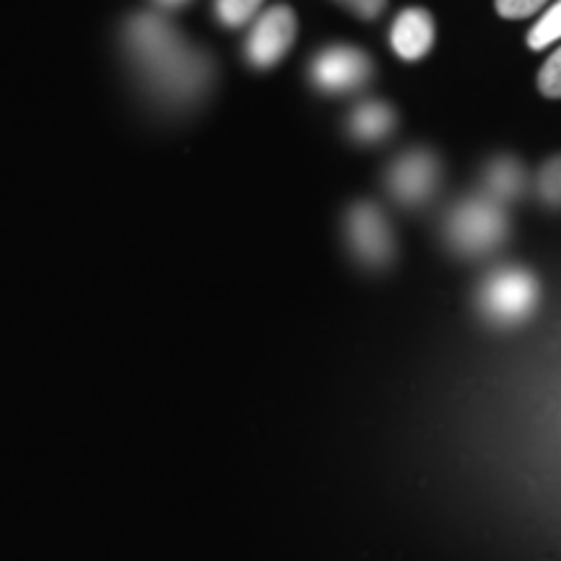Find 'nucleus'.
I'll return each instance as SVG.
<instances>
[{
  "label": "nucleus",
  "instance_id": "9",
  "mask_svg": "<svg viewBox=\"0 0 561 561\" xmlns=\"http://www.w3.org/2000/svg\"><path fill=\"white\" fill-rule=\"evenodd\" d=\"M392 128H396V110L380 100L362 102L348 117L351 138H356L359 144H377V140L388 138Z\"/></svg>",
  "mask_w": 561,
  "mask_h": 561
},
{
  "label": "nucleus",
  "instance_id": "2",
  "mask_svg": "<svg viewBox=\"0 0 561 561\" xmlns=\"http://www.w3.org/2000/svg\"><path fill=\"white\" fill-rule=\"evenodd\" d=\"M507 237V216L491 198H468L447 219V240L460 255H483L500 248Z\"/></svg>",
  "mask_w": 561,
  "mask_h": 561
},
{
  "label": "nucleus",
  "instance_id": "14",
  "mask_svg": "<svg viewBox=\"0 0 561 561\" xmlns=\"http://www.w3.org/2000/svg\"><path fill=\"white\" fill-rule=\"evenodd\" d=\"M538 89L549 100H561V47L546 60L541 73H538Z\"/></svg>",
  "mask_w": 561,
  "mask_h": 561
},
{
  "label": "nucleus",
  "instance_id": "11",
  "mask_svg": "<svg viewBox=\"0 0 561 561\" xmlns=\"http://www.w3.org/2000/svg\"><path fill=\"white\" fill-rule=\"evenodd\" d=\"M561 39V0L557 5H551L541 19L536 21L528 34V47L530 50H543V47L553 45Z\"/></svg>",
  "mask_w": 561,
  "mask_h": 561
},
{
  "label": "nucleus",
  "instance_id": "17",
  "mask_svg": "<svg viewBox=\"0 0 561 561\" xmlns=\"http://www.w3.org/2000/svg\"><path fill=\"white\" fill-rule=\"evenodd\" d=\"M159 5H164V9H180V5L191 3V0H157Z\"/></svg>",
  "mask_w": 561,
  "mask_h": 561
},
{
  "label": "nucleus",
  "instance_id": "15",
  "mask_svg": "<svg viewBox=\"0 0 561 561\" xmlns=\"http://www.w3.org/2000/svg\"><path fill=\"white\" fill-rule=\"evenodd\" d=\"M549 0H496V13L502 19H528L533 13H538Z\"/></svg>",
  "mask_w": 561,
  "mask_h": 561
},
{
  "label": "nucleus",
  "instance_id": "4",
  "mask_svg": "<svg viewBox=\"0 0 561 561\" xmlns=\"http://www.w3.org/2000/svg\"><path fill=\"white\" fill-rule=\"evenodd\" d=\"M346 237L354 255L364 265L382 268L396 255V242H392L390 224L385 214L371 203H356L346 216Z\"/></svg>",
  "mask_w": 561,
  "mask_h": 561
},
{
  "label": "nucleus",
  "instance_id": "16",
  "mask_svg": "<svg viewBox=\"0 0 561 561\" xmlns=\"http://www.w3.org/2000/svg\"><path fill=\"white\" fill-rule=\"evenodd\" d=\"M339 3L346 5V9L351 13H356V16H359V19L371 21V19H377L385 11L388 0H339Z\"/></svg>",
  "mask_w": 561,
  "mask_h": 561
},
{
  "label": "nucleus",
  "instance_id": "10",
  "mask_svg": "<svg viewBox=\"0 0 561 561\" xmlns=\"http://www.w3.org/2000/svg\"><path fill=\"white\" fill-rule=\"evenodd\" d=\"M525 167L523 161L512 157H500L489 161V167L483 170V187H486V198L502 203L520 198L525 191Z\"/></svg>",
  "mask_w": 561,
  "mask_h": 561
},
{
  "label": "nucleus",
  "instance_id": "13",
  "mask_svg": "<svg viewBox=\"0 0 561 561\" xmlns=\"http://www.w3.org/2000/svg\"><path fill=\"white\" fill-rule=\"evenodd\" d=\"M263 0H216V13L227 26H244L261 9Z\"/></svg>",
  "mask_w": 561,
  "mask_h": 561
},
{
  "label": "nucleus",
  "instance_id": "7",
  "mask_svg": "<svg viewBox=\"0 0 561 561\" xmlns=\"http://www.w3.org/2000/svg\"><path fill=\"white\" fill-rule=\"evenodd\" d=\"M294 37H297V16H294V11L286 9V5H273L252 26L248 45H244V55H248L250 66L273 68L291 50Z\"/></svg>",
  "mask_w": 561,
  "mask_h": 561
},
{
  "label": "nucleus",
  "instance_id": "6",
  "mask_svg": "<svg viewBox=\"0 0 561 561\" xmlns=\"http://www.w3.org/2000/svg\"><path fill=\"white\" fill-rule=\"evenodd\" d=\"M312 83L325 94H346L362 89L371 76V62L356 47L333 45L325 47L310 68Z\"/></svg>",
  "mask_w": 561,
  "mask_h": 561
},
{
  "label": "nucleus",
  "instance_id": "12",
  "mask_svg": "<svg viewBox=\"0 0 561 561\" xmlns=\"http://www.w3.org/2000/svg\"><path fill=\"white\" fill-rule=\"evenodd\" d=\"M538 198H541L549 208H561V153L551 157L538 172L536 182Z\"/></svg>",
  "mask_w": 561,
  "mask_h": 561
},
{
  "label": "nucleus",
  "instance_id": "3",
  "mask_svg": "<svg viewBox=\"0 0 561 561\" xmlns=\"http://www.w3.org/2000/svg\"><path fill=\"white\" fill-rule=\"evenodd\" d=\"M538 280L525 268H500L483 280L479 307L491 322L515 325L533 314L538 305Z\"/></svg>",
  "mask_w": 561,
  "mask_h": 561
},
{
  "label": "nucleus",
  "instance_id": "8",
  "mask_svg": "<svg viewBox=\"0 0 561 561\" xmlns=\"http://www.w3.org/2000/svg\"><path fill=\"white\" fill-rule=\"evenodd\" d=\"M434 45V19L424 9H405L398 13L390 30V47L398 58L416 62L426 58Z\"/></svg>",
  "mask_w": 561,
  "mask_h": 561
},
{
  "label": "nucleus",
  "instance_id": "5",
  "mask_svg": "<svg viewBox=\"0 0 561 561\" xmlns=\"http://www.w3.org/2000/svg\"><path fill=\"white\" fill-rule=\"evenodd\" d=\"M439 161L432 151L411 149L390 164L388 191L403 206H421L437 193Z\"/></svg>",
  "mask_w": 561,
  "mask_h": 561
},
{
  "label": "nucleus",
  "instance_id": "1",
  "mask_svg": "<svg viewBox=\"0 0 561 561\" xmlns=\"http://www.w3.org/2000/svg\"><path fill=\"white\" fill-rule=\"evenodd\" d=\"M125 50L144 87L159 102L187 104L208 87V60L167 19L153 13L133 16L125 24Z\"/></svg>",
  "mask_w": 561,
  "mask_h": 561
}]
</instances>
